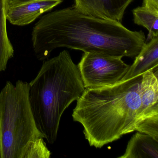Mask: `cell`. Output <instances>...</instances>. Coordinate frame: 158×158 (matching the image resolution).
<instances>
[{
	"mask_svg": "<svg viewBox=\"0 0 158 158\" xmlns=\"http://www.w3.org/2000/svg\"><path fill=\"white\" fill-rule=\"evenodd\" d=\"M119 158H158V141L137 132L128 141L125 152Z\"/></svg>",
	"mask_w": 158,
	"mask_h": 158,
	"instance_id": "cell-10",
	"label": "cell"
},
{
	"mask_svg": "<svg viewBox=\"0 0 158 158\" xmlns=\"http://www.w3.org/2000/svg\"><path fill=\"white\" fill-rule=\"evenodd\" d=\"M6 0H0V73L7 69L9 60L13 58L14 49L7 32L5 14Z\"/></svg>",
	"mask_w": 158,
	"mask_h": 158,
	"instance_id": "cell-11",
	"label": "cell"
},
{
	"mask_svg": "<svg viewBox=\"0 0 158 158\" xmlns=\"http://www.w3.org/2000/svg\"><path fill=\"white\" fill-rule=\"evenodd\" d=\"M142 6L150 10L158 11V0H143Z\"/></svg>",
	"mask_w": 158,
	"mask_h": 158,
	"instance_id": "cell-14",
	"label": "cell"
},
{
	"mask_svg": "<svg viewBox=\"0 0 158 158\" xmlns=\"http://www.w3.org/2000/svg\"><path fill=\"white\" fill-rule=\"evenodd\" d=\"M158 69H150L142 74L139 89L141 105L137 124L146 118L158 115Z\"/></svg>",
	"mask_w": 158,
	"mask_h": 158,
	"instance_id": "cell-8",
	"label": "cell"
},
{
	"mask_svg": "<svg viewBox=\"0 0 158 158\" xmlns=\"http://www.w3.org/2000/svg\"><path fill=\"white\" fill-rule=\"evenodd\" d=\"M142 74L110 86L85 89L72 116L83 126L89 145L100 148L135 131L141 101Z\"/></svg>",
	"mask_w": 158,
	"mask_h": 158,
	"instance_id": "cell-2",
	"label": "cell"
},
{
	"mask_svg": "<svg viewBox=\"0 0 158 158\" xmlns=\"http://www.w3.org/2000/svg\"><path fill=\"white\" fill-rule=\"evenodd\" d=\"M132 13L134 23L148 30L150 39L158 37V11L142 6L134 9Z\"/></svg>",
	"mask_w": 158,
	"mask_h": 158,
	"instance_id": "cell-12",
	"label": "cell"
},
{
	"mask_svg": "<svg viewBox=\"0 0 158 158\" xmlns=\"http://www.w3.org/2000/svg\"><path fill=\"white\" fill-rule=\"evenodd\" d=\"M63 2V0H6V19L13 25H28Z\"/></svg>",
	"mask_w": 158,
	"mask_h": 158,
	"instance_id": "cell-6",
	"label": "cell"
},
{
	"mask_svg": "<svg viewBox=\"0 0 158 158\" xmlns=\"http://www.w3.org/2000/svg\"><path fill=\"white\" fill-rule=\"evenodd\" d=\"M31 40L35 56L42 61L60 48L135 58L146 43L143 31L86 14L74 5L42 16L33 27Z\"/></svg>",
	"mask_w": 158,
	"mask_h": 158,
	"instance_id": "cell-1",
	"label": "cell"
},
{
	"mask_svg": "<svg viewBox=\"0 0 158 158\" xmlns=\"http://www.w3.org/2000/svg\"><path fill=\"white\" fill-rule=\"evenodd\" d=\"M29 83L7 81L0 91V158H49L29 100Z\"/></svg>",
	"mask_w": 158,
	"mask_h": 158,
	"instance_id": "cell-4",
	"label": "cell"
},
{
	"mask_svg": "<svg viewBox=\"0 0 158 158\" xmlns=\"http://www.w3.org/2000/svg\"><path fill=\"white\" fill-rule=\"evenodd\" d=\"M121 81L143 74L150 69H158V37L145 43Z\"/></svg>",
	"mask_w": 158,
	"mask_h": 158,
	"instance_id": "cell-9",
	"label": "cell"
},
{
	"mask_svg": "<svg viewBox=\"0 0 158 158\" xmlns=\"http://www.w3.org/2000/svg\"><path fill=\"white\" fill-rule=\"evenodd\" d=\"M122 58L102 52H84L77 66L85 88L110 86L121 82L130 66Z\"/></svg>",
	"mask_w": 158,
	"mask_h": 158,
	"instance_id": "cell-5",
	"label": "cell"
},
{
	"mask_svg": "<svg viewBox=\"0 0 158 158\" xmlns=\"http://www.w3.org/2000/svg\"><path fill=\"white\" fill-rule=\"evenodd\" d=\"M74 1V6L86 14L122 23L127 9L134 0Z\"/></svg>",
	"mask_w": 158,
	"mask_h": 158,
	"instance_id": "cell-7",
	"label": "cell"
},
{
	"mask_svg": "<svg viewBox=\"0 0 158 158\" xmlns=\"http://www.w3.org/2000/svg\"><path fill=\"white\" fill-rule=\"evenodd\" d=\"M29 96L38 127L48 143L56 141L62 115L85 88L77 65L69 52L43 61L29 83Z\"/></svg>",
	"mask_w": 158,
	"mask_h": 158,
	"instance_id": "cell-3",
	"label": "cell"
},
{
	"mask_svg": "<svg viewBox=\"0 0 158 158\" xmlns=\"http://www.w3.org/2000/svg\"><path fill=\"white\" fill-rule=\"evenodd\" d=\"M135 131L149 135L158 141V115L142 120L138 124Z\"/></svg>",
	"mask_w": 158,
	"mask_h": 158,
	"instance_id": "cell-13",
	"label": "cell"
}]
</instances>
